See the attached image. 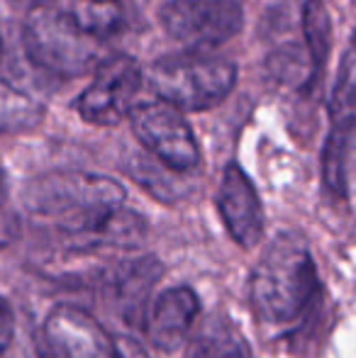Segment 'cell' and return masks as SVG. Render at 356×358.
<instances>
[{
    "instance_id": "obj_18",
    "label": "cell",
    "mask_w": 356,
    "mask_h": 358,
    "mask_svg": "<svg viewBox=\"0 0 356 358\" xmlns=\"http://www.w3.org/2000/svg\"><path fill=\"white\" fill-rule=\"evenodd\" d=\"M329 113H332V120L356 117V32L344 52L342 64H339L337 83H334L332 100H329Z\"/></svg>"
},
{
    "instance_id": "obj_16",
    "label": "cell",
    "mask_w": 356,
    "mask_h": 358,
    "mask_svg": "<svg viewBox=\"0 0 356 358\" xmlns=\"http://www.w3.org/2000/svg\"><path fill=\"white\" fill-rule=\"evenodd\" d=\"M44 117V105L13 80L0 78V134L27 132Z\"/></svg>"
},
{
    "instance_id": "obj_6",
    "label": "cell",
    "mask_w": 356,
    "mask_h": 358,
    "mask_svg": "<svg viewBox=\"0 0 356 358\" xmlns=\"http://www.w3.org/2000/svg\"><path fill=\"white\" fill-rule=\"evenodd\" d=\"M127 120L137 142L169 171L188 173L200 166V144L193 127L173 105L162 100L137 103Z\"/></svg>"
},
{
    "instance_id": "obj_4",
    "label": "cell",
    "mask_w": 356,
    "mask_h": 358,
    "mask_svg": "<svg viewBox=\"0 0 356 358\" xmlns=\"http://www.w3.org/2000/svg\"><path fill=\"white\" fill-rule=\"evenodd\" d=\"M237 64L213 52H178L149 66V85L157 100L180 113H205L218 108L237 85Z\"/></svg>"
},
{
    "instance_id": "obj_1",
    "label": "cell",
    "mask_w": 356,
    "mask_h": 358,
    "mask_svg": "<svg viewBox=\"0 0 356 358\" xmlns=\"http://www.w3.org/2000/svg\"><path fill=\"white\" fill-rule=\"evenodd\" d=\"M22 200L34 217L49 220L76 241L88 239L86 249H127L144 231L142 217L122 208L124 188L110 176L52 171L29 180Z\"/></svg>"
},
{
    "instance_id": "obj_15",
    "label": "cell",
    "mask_w": 356,
    "mask_h": 358,
    "mask_svg": "<svg viewBox=\"0 0 356 358\" xmlns=\"http://www.w3.org/2000/svg\"><path fill=\"white\" fill-rule=\"evenodd\" d=\"M266 69L276 83L288 85V88L313 90L320 80L318 76H315L313 62H310V57H308V49L295 42L273 49L266 59Z\"/></svg>"
},
{
    "instance_id": "obj_5",
    "label": "cell",
    "mask_w": 356,
    "mask_h": 358,
    "mask_svg": "<svg viewBox=\"0 0 356 358\" xmlns=\"http://www.w3.org/2000/svg\"><path fill=\"white\" fill-rule=\"evenodd\" d=\"M159 22L188 52H213L242 32L244 8L239 0H164Z\"/></svg>"
},
{
    "instance_id": "obj_8",
    "label": "cell",
    "mask_w": 356,
    "mask_h": 358,
    "mask_svg": "<svg viewBox=\"0 0 356 358\" xmlns=\"http://www.w3.org/2000/svg\"><path fill=\"white\" fill-rule=\"evenodd\" d=\"M39 358H124L95 317L73 305H59L37 336Z\"/></svg>"
},
{
    "instance_id": "obj_10",
    "label": "cell",
    "mask_w": 356,
    "mask_h": 358,
    "mask_svg": "<svg viewBox=\"0 0 356 358\" xmlns=\"http://www.w3.org/2000/svg\"><path fill=\"white\" fill-rule=\"evenodd\" d=\"M218 213L225 222L227 234L242 249H252L264 236V208L252 178L239 164L225 166L222 180L218 188Z\"/></svg>"
},
{
    "instance_id": "obj_3",
    "label": "cell",
    "mask_w": 356,
    "mask_h": 358,
    "mask_svg": "<svg viewBox=\"0 0 356 358\" xmlns=\"http://www.w3.org/2000/svg\"><path fill=\"white\" fill-rule=\"evenodd\" d=\"M20 44L34 69L62 78L90 73L108 59L103 39L83 29L64 3H39L29 10Z\"/></svg>"
},
{
    "instance_id": "obj_19",
    "label": "cell",
    "mask_w": 356,
    "mask_h": 358,
    "mask_svg": "<svg viewBox=\"0 0 356 358\" xmlns=\"http://www.w3.org/2000/svg\"><path fill=\"white\" fill-rule=\"evenodd\" d=\"M13 336H15L13 307H10V302L0 295V358H3L5 351L10 349V344H13Z\"/></svg>"
},
{
    "instance_id": "obj_12",
    "label": "cell",
    "mask_w": 356,
    "mask_h": 358,
    "mask_svg": "<svg viewBox=\"0 0 356 358\" xmlns=\"http://www.w3.org/2000/svg\"><path fill=\"white\" fill-rule=\"evenodd\" d=\"M185 358H252V351L234 322L215 315L205 317L193 329Z\"/></svg>"
},
{
    "instance_id": "obj_20",
    "label": "cell",
    "mask_w": 356,
    "mask_h": 358,
    "mask_svg": "<svg viewBox=\"0 0 356 358\" xmlns=\"http://www.w3.org/2000/svg\"><path fill=\"white\" fill-rule=\"evenodd\" d=\"M5 200V176H3V171H0V203Z\"/></svg>"
},
{
    "instance_id": "obj_13",
    "label": "cell",
    "mask_w": 356,
    "mask_h": 358,
    "mask_svg": "<svg viewBox=\"0 0 356 358\" xmlns=\"http://www.w3.org/2000/svg\"><path fill=\"white\" fill-rule=\"evenodd\" d=\"M356 142V117H339L332 120L327 139L322 149V180L327 190L334 195L347 193L349 180V161Z\"/></svg>"
},
{
    "instance_id": "obj_11",
    "label": "cell",
    "mask_w": 356,
    "mask_h": 358,
    "mask_svg": "<svg viewBox=\"0 0 356 358\" xmlns=\"http://www.w3.org/2000/svg\"><path fill=\"white\" fill-rule=\"evenodd\" d=\"M200 317V300L195 290L176 285L164 290L147 317V336L154 349L171 354L190 339Z\"/></svg>"
},
{
    "instance_id": "obj_14",
    "label": "cell",
    "mask_w": 356,
    "mask_h": 358,
    "mask_svg": "<svg viewBox=\"0 0 356 358\" xmlns=\"http://www.w3.org/2000/svg\"><path fill=\"white\" fill-rule=\"evenodd\" d=\"M64 5L83 29L103 42L115 37L127 22V10L120 0H64Z\"/></svg>"
},
{
    "instance_id": "obj_9",
    "label": "cell",
    "mask_w": 356,
    "mask_h": 358,
    "mask_svg": "<svg viewBox=\"0 0 356 358\" xmlns=\"http://www.w3.org/2000/svg\"><path fill=\"white\" fill-rule=\"evenodd\" d=\"M164 268L157 256H142V259H124L110 266L100 278L103 285V300L108 310L122 322L124 327L147 324L144 307L152 295L154 285L159 283Z\"/></svg>"
},
{
    "instance_id": "obj_17",
    "label": "cell",
    "mask_w": 356,
    "mask_h": 358,
    "mask_svg": "<svg viewBox=\"0 0 356 358\" xmlns=\"http://www.w3.org/2000/svg\"><path fill=\"white\" fill-rule=\"evenodd\" d=\"M303 37L315 76L320 78L327 66L329 49H332V20H329L322 0H305L303 3Z\"/></svg>"
},
{
    "instance_id": "obj_7",
    "label": "cell",
    "mask_w": 356,
    "mask_h": 358,
    "mask_svg": "<svg viewBox=\"0 0 356 358\" xmlns=\"http://www.w3.org/2000/svg\"><path fill=\"white\" fill-rule=\"evenodd\" d=\"M142 66L127 54H110L93 71V80L81 90L71 108L78 117L95 127H115L129 117L142 90Z\"/></svg>"
},
{
    "instance_id": "obj_2",
    "label": "cell",
    "mask_w": 356,
    "mask_h": 358,
    "mask_svg": "<svg viewBox=\"0 0 356 358\" xmlns=\"http://www.w3.org/2000/svg\"><path fill=\"white\" fill-rule=\"evenodd\" d=\"M318 290V266L305 239L295 231L276 234L249 275V305L257 320L269 327L300 320Z\"/></svg>"
}]
</instances>
